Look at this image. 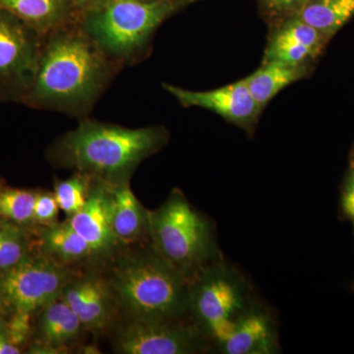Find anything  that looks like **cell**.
I'll list each match as a JSON object with an SVG mask.
<instances>
[{
  "label": "cell",
  "instance_id": "obj_1",
  "mask_svg": "<svg viewBox=\"0 0 354 354\" xmlns=\"http://www.w3.org/2000/svg\"><path fill=\"white\" fill-rule=\"evenodd\" d=\"M118 65L77 22L65 26L44 37L36 76L22 104L84 118L108 87Z\"/></svg>",
  "mask_w": 354,
  "mask_h": 354
},
{
  "label": "cell",
  "instance_id": "obj_2",
  "mask_svg": "<svg viewBox=\"0 0 354 354\" xmlns=\"http://www.w3.org/2000/svg\"><path fill=\"white\" fill-rule=\"evenodd\" d=\"M169 136L162 127L129 128L84 120L55 142L48 158L57 167L118 185L130 181L138 165L158 153Z\"/></svg>",
  "mask_w": 354,
  "mask_h": 354
},
{
  "label": "cell",
  "instance_id": "obj_3",
  "mask_svg": "<svg viewBox=\"0 0 354 354\" xmlns=\"http://www.w3.org/2000/svg\"><path fill=\"white\" fill-rule=\"evenodd\" d=\"M109 286L116 306L136 320L183 321L190 317V281L151 245L124 255Z\"/></svg>",
  "mask_w": 354,
  "mask_h": 354
},
{
  "label": "cell",
  "instance_id": "obj_4",
  "mask_svg": "<svg viewBox=\"0 0 354 354\" xmlns=\"http://www.w3.org/2000/svg\"><path fill=\"white\" fill-rule=\"evenodd\" d=\"M189 4L188 0H106L79 14L76 22L106 57L120 65L141 55L158 27Z\"/></svg>",
  "mask_w": 354,
  "mask_h": 354
},
{
  "label": "cell",
  "instance_id": "obj_5",
  "mask_svg": "<svg viewBox=\"0 0 354 354\" xmlns=\"http://www.w3.org/2000/svg\"><path fill=\"white\" fill-rule=\"evenodd\" d=\"M149 236L153 248L189 281L223 257L213 225L179 190L172 191L160 208L149 212Z\"/></svg>",
  "mask_w": 354,
  "mask_h": 354
},
{
  "label": "cell",
  "instance_id": "obj_6",
  "mask_svg": "<svg viewBox=\"0 0 354 354\" xmlns=\"http://www.w3.org/2000/svg\"><path fill=\"white\" fill-rule=\"evenodd\" d=\"M190 318L220 353L235 325L256 300L241 272L221 257L190 279Z\"/></svg>",
  "mask_w": 354,
  "mask_h": 354
},
{
  "label": "cell",
  "instance_id": "obj_7",
  "mask_svg": "<svg viewBox=\"0 0 354 354\" xmlns=\"http://www.w3.org/2000/svg\"><path fill=\"white\" fill-rule=\"evenodd\" d=\"M72 277L65 265L46 254L27 255L0 272V308L10 316L32 315L59 297Z\"/></svg>",
  "mask_w": 354,
  "mask_h": 354
},
{
  "label": "cell",
  "instance_id": "obj_8",
  "mask_svg": "<svg viewBox=\"0 0 354 354\" xmlns=\"http://www.w3.org/2000/svg\"><path fill=\"white\" fill-rule=\"evenodd\" d=\"M44 37L0 8V102H18L29 92Z\"/></svg>",
  "mask_w": 354,
  "mask_h": 354
},
{
  "label": "cell",
  "instance_id": "obj_9",
  "mask_svg": "<svg viewBox=\"0 0 354 354\" xmlns=\"http://www.w3.org/2000/svg\"><path fill=\"white\" fill-rule=\"evenodd\" d=\"M114 349L123 354H191L211 348L193 321L131 319L116 335Z\"/></svg>",
  "mask_w": 354,
  "mask_h": 354
},
{
  "label": "cell",
  "instance_id": "obj_10",
  "mask_svg": "<svg viewBox=\"0 0 354 354\" xmlns=\"http://www.w3.org/2000/svg\"><path fill=\"white\" fill-rule=\"evenodd\" d=\"M162 88L181 106L207 109L246 131H252L262 113L244 79L209 91H191L167 83Z\"/></svg>",
  "mask_w": 354,
  "mask_h": 354
},
{
  "label": "cell",
  "instance_id": "obj_11",
  "mask_svg": "<svg viewBox=\"0 0 354 354\" xmlns=\"http://www.w3.org/2000/svg\"><path fill=\"white\" fill-rule=\"evenodd\" d=\"M68 221L91 247L95 259L113 257L124 245L114 232L113 185L93 179L85 206Z\"/></svg>",
  "mask_w": 354,
  "mask_h": 354
},
{
  "label": "cell",
  "instance_id": "obj_12",
  "mask_svg": "<svg viewBox=\"0 0 354 354\" xmlns=\"http://www.w3.org/2000/svg\"><path fill=\"white\" fill-rule=\"evenodd\" d=\"M330 39L297 15L271 23L263 62L311 66Z\"/></svg>",
  "mask_w": 354,
  "mask_h": 354
},
{
  "label": "cell",
  "instance_id": "obj_13",
  "mask_svg": "<svg viewBox=\"0 0 354 354\" xmlns=\"http://www.w3.org/2000/svg\"><path fill=\"white\" fill-rule=\"evenodd\" d=\"M62 297L80 319L84 329L101 332L108 328L116 307L109 279L97 272L72 277Z\"/></svg>",
  "mask_w": 354,
  "mask_h": 354
},
{
  "label": "cell",
  "instance_id": "obj_14",
  "mask_svg": "<svg viewBox=\"0 0 354 354\" xmlns=\"http://www.w3.org/2000/svg\"><path fill=\"white\" fill-rule=\"evenodd\" d=\"M279 351L274 319L264 305L256 301L235 325L220 353L272 354Z\"/></svg>",
  "mask_w": 354,
  "mask_h": 354
},
{
  "label": "cell",
  "instance_id": "obj_15",
  "mask_svg": "<svg viewBox=\"0 0 354 354\" xmlns=\"http://www.w3.org/2000/svg\"><path fill=\"white\" fill-rule=\"evenodd\" d=\"M0 8L43 37L77 21L75 9L69 0H0Z\"/></svg>",
  "mask_w": 354,
  "mask_h": 354
},
{
  "label": "cell",
  "instance_id": "obj_16",
  "mask_svg": "<svg viewBox=\"0 0 354 354\" xmlns=\"http://www.w3.org/2000/svg\"><path fill=\"white\" fill-rule=\"evenodd\" d=\"M310 73V66H295L281 62H262L252 74L244 78L261 111L291 84L302 80Z\"/></svg>",
  "mask_w": 354,
  "mask_h": 354
},
{
  "label": "cell",
  "instance_id": "obj_17",
  "mask_svg": "<svg viewBox=\"0 0 354 354\" xmlns=\"http://www.w3.org/2000/svg\"><path fill=\"white\" fill-rule=\"evenodd\" d=\"M114 232L123 244L149 235V212L130 188L129 181L113 186Z\"/></svg>",
  "mask_w": 354,
  "mask_h": 354
},
{
  "label": "cell",
  "instance_id": "obj_18",
  "mask_svg": "<svg viewBox=\"0 0 354 354\" xmlns=\"http://www.w3.org/2000/svg\"><path fill=\"white\" fill-rule=\"evenodd\" d=\"M83 329L80 319L62 295L41 309L38 325L41 344L64 348L75 341Z\"/></svg>",
  "mask_w": 354,
  "mask_h": 354
},
{
  "label": "cell",
  "instance_id": "obj_19",
  "mask_svg": "<svg viewBox=\"0 0 354 354\" xmlns=\"http://www.w3.org/2000/svg\"><path fill=\"white\" fill-rule=\"evenodd\" d=\"M41 242L44 254L60 264L95 259L91 247L77 234L68 221L44 227Z\"/></svg>",
  "mask_w": 354,
  "mask_h": 354
},
{
  "label": "cell",
  "instance_id": "obj_20",
  "mask_svg": "<svg viewBox=\"0 0 354 354\" xmlns=\"http://www.w3.org/2000/svg\"><path fill=\"white\" fill-rule=\"evenodd\" d=\"M330 39L354 16V0H307L295 14Z\"/></svg>",
  "mask_w": 354,
  "mask_h": 354
},
{
  "label": "cell",
  "instance_id": "obj_21",
  "mask_svg": "<svg viewBox=\"0 0 354 354\" xmlns=\"http://www.w3.org/2000/svg\"><path fill=\"white\" fill-rule=\"evenodd\" d=\"M37 193L0 185V218L17 225L34 223Z\"/></svg>",
  "mask_w": 354,
  "mask_h": 354
},
{
  "label": "cell",
  "instance_id": "obj_22",
  "mask_svg": "<svg viewBox=\"0 0 354 354\" xmlns=\"http://www.w3.org/2000/svg\"><path fill=\"white\" fill-rule=\"evenodd\" d=\"M93 179L88 174L75 171L73 176L66 180L59 181L55 185L53 193L57 198L58 206L69 218L85 206Z\"/></svg>",
  "mask_w": 354,
  "mask_h": 354
},
{
  "label": "cell",
  "instance_id": "obj_23",
  "mask_svg": "<svg viewBox=\"0 0 354 354\" xmlns=\"http://www.w3.org/2000/svg\"><path fill=\"white\" fill-rule=\"evenodd\" d=\"M27 255V241L21 228L11 223L0 225V272L17 265Z\"/></svg>",
  "mask_w": 354,
  "mask_h": 354
},
{
  "label": "cell",
  "instance_id": "obj_24",
  "mask_svg": "<svg viewBox=\"0 0 354 354\" xmlns=\"http://www.w3.org/2000/svg\"><path fill=\"white\" fill-rule=\"evenodd\" d=\"M307 0H257L262 15L271 23L295 15Z\"/></svg>",
  "mask_w": 354,
  "mask_h": 354
},
{
  "label": "cell",
  "instance_id": "obj_25",
  "mask_svg": "<svg viewBox=\"0 0 354 354\" xmlns=\"http://www.w3.org/2000/svg\"><path fill=\"white\" fill-rule=\"evenodd\" d=\"M58 203L55 193L38 192L34 208V223L44 227L55 225L58 215Z\"/></svg>",
  "mask_w": 354,
  "mask_h": 354
},
{
  "label": "cell",
  "instance_id": "obj_26",
  "mask_svg": "<svg viewBox=\"0 0 354 354\" xmlns=\"http://www.w3.org/2000/svg\"><path fill=\"white\" fill-rule=\"evenodd\" d=\"M31 317L28 314H14L6 325L11 341L17 346L29 337L31 332Z\"/></svg>",
  "mask_w": 354,
  "mask_h": 354
},
{
  "label": "cell",
  "instance_id": "obj_27",
  "mask_svg": "<svg viewBox=\"0 0 354 354\" xmlns=\"http://www.w3.org/2000/svg\"><path fill=\"white\" fill-rule=\"evenodd\" d=\"M342 212L354 225V165H351L342 192Z\"/></svg>",
  "mask_w": 354,
  "mask_h": 354
},
{
  "label": "cell",
  "instance_id": "obj_28",
  "mask_svg": "<svg viewBox=\"0 0 354 354\" xmlns=\"http://www.w3.org/2000/svg\"><path fill=\"white\" fill-rule=\"evenodd\" d=\"M20 348L11 341L6 325L0 322V354H19Z\"/></svg>",
  "mask_w": 354,
  "mask_h": 354
},
{
  "label": "cell",
  "instance_id": "obj_29",
  "mask_svg": "<svg viewBox=\"0 0 354 354\" xmlns=\"http://www.w3.org/2000/svg\"><path fill=\"white\" fill-rule=\"evenodd\" d=\"M75 9L77 17L79 14L85 12V11L90 10V9L95 8L99 6L100 4L104 3L106 0H69Z\"/></svg>",
  "mask_w": 354,
  "mask_h": 354
},
{
  "label": "cell",
  "instance_id": "obj_30",
  "mask_svg": "<svg viewBox=\"0 0 354 354\" xmlns=\"http://www.w3.org/2000/svg\"><path fill=\"white\" fill-rule=\"evenodd\" d=\"M138 1H143V2H156V1H160V0H138Z\"/></svg>",
  "mask_w": 354,
  "mask_h": 354
},
{
  "label": "cell",
  "instance_id": "obj_31",
  "mask_svg": "<svg viewBox=\"0 0 354 354\" xmlns=\"http://www.w3.org/2000/svg\"><path fill=\"white\" fill-rule=\"evenodd\" d=\"M351 165H354V150L353 153V158H351Z\"/></svg>",
  "mask_w": 354,
  "mask_h": 354
},
{
  "label": "cell",
  "instance_id": "obj_32",
  "mask_svg": "<svg viewBox=\"0 0 354 354\" xmlns=\"http://www.w3.org/2000/svg\"><path fill=\"white\" fill-rule=\"evenodd\" d=\"M188 1H190L191 3H193V2L197 1V0H188Z\"/></svg>",
  "mask_w": 354,
  "mask_h": 354
}]
</instances>
